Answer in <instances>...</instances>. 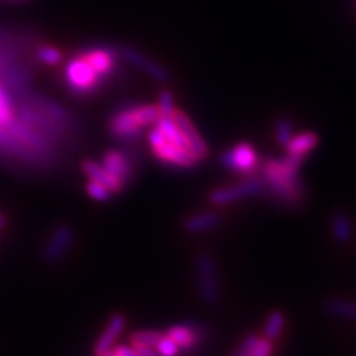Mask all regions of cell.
<instances>
[{
    "label": "cell",
    "instance_id": "obj_33",
    "mask_svg": "<svg viewBox=\"0 0 356 356\" xmlns=\"http://www.w3.org/2000/svg\"><path fill=\"white\" fill-rule=\"evenodd\" d=\"M0 88H2V86H0Z\"/></svg>",
    "mask_w": 356,
    "mask_h": 356
},
{
    "label": "cell",
    "instance_id": "obj_14",
    "mask_svg": "<svg viewBox=\"0 0 356 356\" xmlns=\"http://www.w3.org/2000/svg\"><path fill=\"white\" fill-rule=\"evenodd\" d=\"M166 336H170L181 350H191L202 340V328L193 324L174 325L166 331Z\"/></svg>",
    "mask_w": 356,
    "mask_h": 356
},
{
    "label": "cell",
    "instance_id": "obj_30",
    "mask_svg": "<svg viewBox=\"0 0 356 356\" xmlns=\"http://www.w3.org/2000/svg\"><path fill=\"white\" fill-rule=\"evenodd\" d=\"M137 350L138 356H161L158 350H154V348H147V346H137L134 348Z\"/></svg>",
    "mask_w": 356,
    "mask_h": 356
},
{
    "label": "cell",
    "instance_id": "obj_25",
    "mask_svg": "<svg viewBox=\"0 0 356 356\" xmlns=\"http://www.w3.org/2000/svg\"><path fill=\"white\" fill-rule=\"evenodd\" d=\"M156 350L159 352L161 356H178L181 352L178 344L170 336H166V334H163L162 339L156 344Z\"/></svg>",
    "mask_w": 356,
    "mask_h": 356
},
{
    "label": "cell",
    "instance_id": "obj_32",
    "mask_svg": "<svg viewBox=\"0 0 356 356\" xmlns=\"http://www.w3.org/2000/svg\"><path fill=\"white\" fill-rule=\"evenodd\" d=\"M5 222H6V221H5V218H3L2 216H0V229H2V227L5 226Z\"/></svg>",
    "mask_w": 356,
    "mask_h": 356
},
{
    "label": "cell",
    "instance_id": "obj_15",
    "mask_svg": "<svg viewBox=\"0 0 356 356\" xmlns=\"http://www.w3.org/2000/svg\"><path fill=\"white\" fill-rule=\"evenodd\" d=\"M82 171L88 178H91L92 181H97L99 184H103L104 187H107L113 195L120 193L122 191H124V186H122L116 180V178L104 168L103 165L86 159L82 162Z\"/></svg>",
    "mask_w": 356,
    "mask_h": 356
},
{
    "label": "cell",
    "instance_id": "obj_21",
    "mask_svg": "<svg viewBox=\"0 0 356 356\" xmlns=\"http://www.w3.org/2000/svg\"><path fill=\"white\" fill-rule=\"evenodd\" d=\"M163 332L158 330H146V331H137L134 332L129 337L131 346L137 348V346H147V348H156V344L162 339Z\"/></svg>",
    "mask_w": 356,
    "mask_h": 356
},
{
    "label": "cell",
    "instance_id": "obj_29",
    "mask_svg": "<svg viewBox=\"0 0 356 356\" xmlns=\"http://www.w3.org/2000/svg\"><path fill=\"white\" fill-rule=\"evenodd\" d=\"M111 350H113V353L116 356H138L137 350L134 349L132 346L131 348H128V346H116V348H113Z\"/></svg>",
    "mask_w": 356,
    "mask_h": 356
},
{
    "label": "cell",
    "instance_id": "obj_27",
    "mask_svg": "<svg viewBox=\"0 0 356 356\" xmlns=\"http://www.w3.org/2000/svg\"><path fill=\"white\" fill-rule=\"evenodd\" d=\"M161 115L162 116H171L175 110V104H174V95L168 89H163L159 95V104H158Z\"/></svg>",
    "mask_w": 356,
    "mask_h": 356
},
{
    "label": "cell",
    "instance_id": "obj_24",
    "mask_svg": "<svg viewBox=\"0 0 356 356\" xmlns=\"http://www.w3.org/2000/svg\"><path fill=\"white\" fill-rule=\"evenodd\" d=\"M85 188H86V193L94 200H97V202H107V200L111 197V195H113L107 187L92 180L86 184Z\"/></svg>",
    "mask_w": 356,
    "mask_h": 356
},
{
    "label": "cell",
    "instance_id": "obj_11",
    "mask_svg": "<svg viewBox=\"0 0 356 356\" xmlns=\"http://www.w3.org/2000/svg\"><path fill=\"white\" fill-rule=\"evenodd\" d=\"M125 325H127V318L122 314H116L110 318L106 330L103 331L102 336H99V339L97 340L94 346V352L97 356L107 353L115 348V343L119 339L122 331L125 330Z\"/></svg>",
    "mask_w": 356,
    "mask_h": 356
},
{
    "label": "cell",
    "instance_id": "obj_20",
    "mask_svg": "<svg viewBox=\"0 0 356 356\" xmlns=\"http://www.w3.org/2000/svg\"><path fill=\"white\" fill-rule=\"evenodd\" d=\"M325 309L334 316L356 319V302H350V300L331 298L325 303Z\"/></svg>",
    "mask_w": 356,
    "mask_h": 356
},
{
    "label": "cell",
    "instance_id": "obj_23",
    "mask_svg": "<svg viewBox=\"0 0 356 356\" xmlns=\"http://www.w3.org/2000/svg\"><path fill=\"white\" fill-rule=\"evenodd\" d=\"M294 136V127H293V122L289 119L281 118L280 120L275 124V138L276 143L280 144V146L285 147L288 141L293 138Z\"/></svg>",
    "mask_w": 356,
    "mask_h": 356
},
{
    "label": "cell",
    "instance_id": "obj_9",
    "mask_svg": "<svg viewBox=\"0 0 356 356\" xmlns=\"http://www.w3.org/2000/svg\"><path fill=\"white\" fill-rule=\"evenodd\" d=\"M110 132L113 134L116 138L122 140H132L137 138L141 134V127L137 124V120L134 119L131 113V107L124 108L118 111V113L111 118L110 124H108Z\"/></svg>",
    "mask_w": 356,
    "mask_h": 356
},
{
    "label": "cell",
    "instance_id": "obj_18",
    "mask_svg": "<svg viewBox=\"0 0 356 356\" xmlns=\"http://www.w3.org/2000/svg\"><path fill=\"white\" fill-rule=\"evenodd\" d=\"M131 113L141 128L156 125V122L162 116L159 107L156 104H143L137 107H131Z\"/></svg>",
    "mask_w": 356,
    "mask_h": 356
},
{
    "label": "cell",
    "instance_id": "obj_3",
    "mask_svg": "<svg viewBox=\"0 0 356 356\" xmlns=\"http://www.w3.org/2000/svg\"><path fill=\"white\" fill-rule=\"evenodd\" d=\"M196 275L200 297L209 306H214L220 300L218 270L214 259L209 254H199L196 257Z\"/></svg>",
    "mask_w": 356,
    "mask_h": 356
},
{
    "label": "cell",
    "instance_id": "obj_19",
    "mask_svg": "<svg viewBox=\"0 0 356 356\" xmlns=\"http://www.w3.org/2000/svg\"><path fill=\"white\" fill-rule=\"evenodd\" d=\"M284 328H285V315L281 310H273L266 319V324L263 328V337L273 341L281 336Z\"/></svg>",
    "mask_w": 356,
    "mask_h": 356
},
{
    "label": "cell",
    "instance_id": "obj_4",
    "mask_svg": "<svg viewBox=\"0 0 356 356\" xmlns=\"http://www.w3.org/2000/svg\"><path fill=\"white\" fill-rule=\"evenodd\" d=\"M264 183L260 178H247L236 184L217 188L209 193V202L213 205H227L236 200L259 196L264 192Z\"/></svg>",
    "mask_w": 356,
    "mask_h": 356
},
{
    "label": "cell",
    "instance_id": "obj_7",
    "mask_svg": "<svg viewBox=\"0 0 356 356\" xmlns=\"http://www.w3.org/2000/svg\"><path fill=\"white\" fill-rule=\"evenodd\" d=\"M171 118L174 119L177 127L180 128L181 132L186 136V138L188 141V146H191V150L196 156L197 161L200 162L202 159H205L209 153V149L207 146L205 140L202 138V136H200L199 131L193 125V122L188 119V116L186 113H183V111L177 110V108L174 110Z\"/></svg>",
    "mask_w": 356,
    "mask_h": 356
},
{
    "label": "cell",
    "instance_id": "obj_31",
    "mask_svg": "<svg viewBox=\"0 0 356 356\" xmlns=\"http://www.w3.org/2000/svg\"><path fill=\"white\" fill-rule=\"evenodd\" d=\"M98 356H116V355L113 353V350H110V352H107V353H103V355H98Z\"/></svg>",
    "mask_w": 356,
    "mask_h": 356
},
{
    "label": "cell",
    "instance_id": "obj_2",
    "mask_svg": "<svg viewBox=\"0 0 356 356\" xmlns=\"http://www.w3.org/2000/svg\"><path fill=\"white\" fill-rule=\"evenodd\" d=\"M65 82L74 94H91L102 83V77L97 74L89 63L79 54L65 65Z\"/></svg>",
    "mask_w": 356,
    "mask_h": 356
},
{
    "label": "cell",
    "instance_id": "obj_17",
    "mask_svg": "<svg viewBox=\"0 0 356 356\" xmlns=\"http://www.w3.org/2000/svg\"><path fill=\"white\" fill-rule=\"evenodd\" d=\"M331 233L332 238L339 243H346L353 236L352 220L344 213H336L331 220Z\"/></svg>",
    "mask_w": 356,
    "mask_h": 356
},
{
    "label": "cell",
    "instance_id": "obj_6",
    "mask_svg": "<svg viewBox=\"0 0 356 356\" xmlns=\"http://www.w3.org/2000/svg\"><path fill=\"white\" fill-rule=\"evenodd\" d=\"M156 158L165 165L178 166V168H193L199 163L196 156L187 149H183L177 144L166 140V137L152 147Z\"/></svg>",
    "mask_w": 356,
    "mask_h": 356
},
{
    "label": "cell",
    "instance_id": "obj_8",
    "mask_svg": "<svg viewBox=\"0 0 356 356\" xmlns=\"http://www.w3.org/2000/svg\"><path fill=\"white\" fill-rule=\"evenodd\" d=\"M73 236L74 233L70 226L67 225L58 226L52 232V235L49 236L47 245H44L43 248L44 259L52 263L61 260L65 255V252L69 251L70 245L73 242Z\"/></svg>",
    "mask_w": 356,
    "mask_h": 356
},
{
    "label": "cell",
    "instance_id": "obj_1",
    "mask_svg": "<svg viewBox=\"0 0 356 356\" xmlns=\"http://www.w3.org/2000/svg\"><path fill=\"white\" fill-rule=\"evenodd\" d=\"M303 159L286 154L284 159H267L263 165L261 177L264 186L284 204L298 202V170Z\"/></svg>",
    "mask_w": 356,
    "mask_h": 356
},
{
    "label": "cell",
    "instance_id": "obj_10",
    "mask_svg": "<svg viewBox=\"0 0 356 356\" xmlns=\"http://www.w3.org/2000/svg\"><path fill=\"white\" fill-rule=\"evenodd\" d=\"M102 165L122 186L129 183L132 175V165L127 154L119 150H108L103 156Z\"/></svg>",
    "mask_w": 356,
    "mask_h": 356
},
{
    "label": "cell",
    "instance_id": "obj_22",
    "mask_svg": "<svg viewBox=\"0 0 356 356\" xmlns=\"http://www.w3.org/2000/svg\"><path fill=\"white\" fill-rule=\"evenodd\" d=\"M36 60L44 65H58L63 63L64 55L61 49L52 44H40L36 49Z\"/></svg>",
    "mask_w": 356,
    "mask_h": 356
},
{
    "label": "cell",
    "instance_id": "obj_13",
    "mask_svg": "<svg viewBox=\"0 0 356 356\" xmlns=\"http://www.w3.org/2000/svg\"><path fill=\"white\" fill-rule=\"evenodd\" d=\"M319 144V136L314 131H305L300 134H294L293 138L288 141L285 146V153L294 158L307 159V156L312 150H315Z\"/></svg>",
    "mask_w": 356,
    "mask_h": 356
},
{
    "label": "cell",
    "instance_id": "obj_26",
    "mask_svg": "<svg viewBox=\"0 0 356 356\" xmlns=\"http://www.w3.org/2000/svg\"><path fill=\"white\" fill-rule=\"evenodd\" d=\"M273 341L266 337H259L257 343L254 344L248 356H273Z\"/></svg>",
    "mask_w": 356,
    "mask_h": 356
},
{
    "label": "cell",
    "instance_id": "obj_16",
    "mask_svg": "<svg viewBox=\"0 0 356 356\" xmlns=\"http://www.w3.org/2000/svg\"><path fill=\"white\" fill-rule=\"evenodd\" d=\"M221 222L220 214L214 213V211H207V213H200L196 216L188 217L183 229L188 233V235H199V233H205L208 230L216 229Z\"/></svg>",
    "mask_w": 356,
    "mask_h": 356
},
{
    "label": "cell",
    "instance_id": "obj_12",
    "mask_svg": "<svg viewBox=\"0 0 356 356\" xmlns=\"http://www.w3.org/2000/svg\"><path fill=\"white\" fill-rule=\"evenodd\" d=\"M82 57L97 72V74L104 79L115 70V55L107 48H92L81 52Z\"/></svg>",
    "mask_w": 356,
    "mask_h": 356
},
{
    "label": "cell",
    "instance_id": "obj_5",
    "mask_svg": "<svg viewBox=\"0 0 356 356\" xmlns=\"http://www.w3.org/2000/svg\"><path fill=\"white\" fill-rule=\"evenodd\" d=\"M221 165L233 172H251L259 165V154L250 143H238L221 154Z\"/></svg>",
    "mask_w": 356,
    "mask_h": 356
},
{
    "label": "cell",
    "instance_id": "obj_28",
    "mask_svg": "<svg viewBox=\"0 0 356 356\" xmlns=\"http://www.w3.org/2000/svg\"><path fill=\"white\" fill-rule=\"evenodd\" d=\"M259 337L260 336H257V334H248V336L238 344V348L233 350L230 356H248L254 344L257 343Z\"/></svg>",
    "mask_w": 356,
    "mask_h": 356
}]
</instances>
